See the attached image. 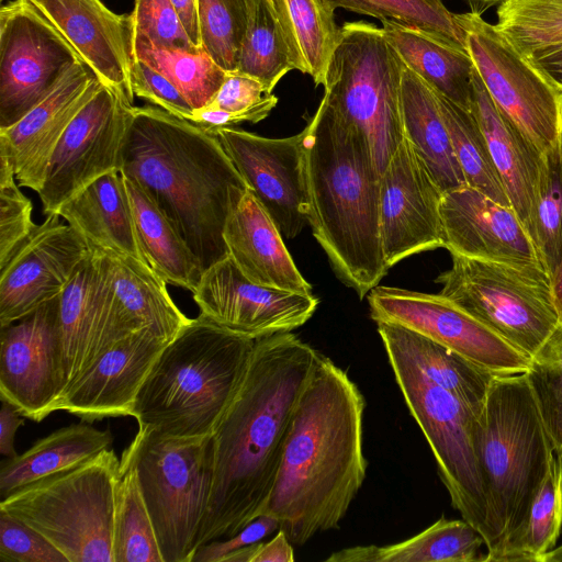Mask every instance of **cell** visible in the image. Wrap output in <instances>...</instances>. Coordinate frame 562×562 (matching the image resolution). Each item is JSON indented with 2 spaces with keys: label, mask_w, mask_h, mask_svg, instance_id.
Listing matches in <instances>:
<instances>
[{
  "label": "cell",
  "mask_w": 562,
  "mask_h": 562,
  "mask_svg": "<svg viewBox=\"0 0 562 562\" xmlns=\"http://www.w3.org/2000/svg\"><path fill=\"white\" fill-rule=\"evenodd\" d=\"M89 254L79 233L48 214L0 267V326L59 296Z\"/></svg>",
  "instance_id": "cell-20"
},
{
  "label": "cell",
  "mask_w": 562,
  "mask_h": 562,
  "mask_svg": "<svg viewBox=\"0 0 562 562\" xmlns=\"http://www.w3.org/2000/svg\"><path fill=\"white\" fill-rule=\"evenodd\" d=\"M471 112L486 139L510 206L526 228L542 155L498 110L475 68L472 75Z\"/></svg>",
  "instance_id": "cell-28"
},
{
  "label": "cell",
  "mask_w": 562,
  "mask_h": 562,
  "mask_svg": "<svg viewBox=\"0 0 562 562\" xmlns=\"http://www.w3.org/2000/svg\"><path fill=\"white\" fill-rule=\"evenodd\" d=\"M168 341L144 327L114 344L55 403L82 420L133 416L138 392Z\"/></svg>",
  "instance_id": "cell-22"
},
{
  "label": "cell",
  "mask_w": 562,
  "mask_h": 562,
  "mask_svg": "<svg viewBox=\"0 0 562 562\" xmlns=\"http://www.w3.org/2000/svg\"><path fill=\"white\" fill-rule=\"evenodd\" d=\"M121 175L149 266L167 284L193 293L203 273L198 258L143 187L133 178Z\"/></svg>",
  "instance_id": "cell-35"
},
{
  "label": "cell",
  "mask_w": 562,
  "mask_h": 562,
  "mask_svg": "<svg viewBox=\"0 0 562 562\" xmlns=\"http://www.w3.org/2000/svg\"><path fill=\"white\" fill-rule=\"evenodd\" d=\"M113 562H162L135 463L124 450L115 486Z\"/></svg>",
  "instance_id": "cell-37"
},
{
  "label": "cell",
  "mask_w": 562,
  "mask_h": 562,
  "mask_svg": "<svg viewBox=\"0 0 562 562\" xmlns=\"http://www.w3.org/2000/svg\"><path fill=\"white\" fill-rule=\"evenodd\" d=\"M251 0H199L202 50L226 72L238 69Z\"/></svg>",
  "instance_id": "cell-44"
},
{
  "label": "cell",
  "mask_w": 562,
  "mask_h": 562,
  "mask_svg": "<svg viewBox=\"0 0 562 562\" xmlns=\"http://www.w3.org/2000/svg\"><path fill=\"white\" fill-rule=\"evenodd\" d=\"M102 85L80 63L43 101L13 125L0 130V151L12 162L20 187L40 191L64 132Z\"/></svg>",
  "instance_id": "cell-25"
},
{
  "label": "cell",
  "mask_w": 562,
  "mask_h": 562,
  "mask_svg": "<svg viewBox=\"0 0 562 562\" xmlns=\"http://www.w3.org/2000/svg\"><path fill=\"white\" fill-rule=\"evenodd\" d=\"M82 63L29 0L0 9V130L23 117Z\"/></svg>",
  "instance_id": "cell-13"
},
{
  "label": "cell",
  "mask_w": 562,
  "mask_h": 562,
  "mask_svg": "<svg viewBox=\"0 0 562 562\" xmlns=\"http://www.w3.org/2000/svg\"><path fill=\"white\" fill-rule=\"evenodd\" d=\"M19 187L12 162L0 151V267L37 227L32 202Z\"/></svg>",
  "instance_id": "cell-47"
},
{
  "label": "cell",
  "mask_w": 562,
  "mask_h": 562,
  "mask_svg": "<svg viewBox=\"0 0 562 562\" xmlns=\"http://www.w3.org/2000/svg\"><path fill=\"white\" fill-rule=\"evenodd\" d=\"M529 57H531L552 81L562 89V45L537 50Z\"/></svg>",
  "instance_id": "cell-57"
},
{
  "label": "cell",
  "mask_w": 562,
  "mask_h": 562,
  "mask_svg": "<svg viewBox=\"0 0 562 562\" xmlns=\"http://www.w3.org/2000/svg\"><path fill=\"white\" fill-rule=\"evenodd\" d=\"M406 138L442 192L467 184L454 156L436 91L405 66L401 86Z\"/></svg>",
  "instance_id": "cell-30"
},
{
  "label": "cell",
  "mask_w": 562,
  "mask_h": 562,
  "mask_svg": "<svg viewBox=\"0 0 562 562\" xmlns=\"http://www.w3.org/2000/svg\"><path fill=\"white\" fill-rule=\"evenodd\" d=\"M106 87L133 104L134 60L131 14H117L101 0H29Z\"/></svg>",
  "instance_id": "cell-23"
},
{
  "label": "cell",
  "mask_w": 562,
  "mask_h": 562,
  "mask_svg": "<svg viewBox=\"0 0 562 562\" xmlns=\"http://www.w3.org/2000/svg\"><path fill=\"white\" fill-rule=\"evenodd\" d=\"M214 135L281 235L296 237L308 224L310 212L306 127L282 138H269L232 126L218 128Z\"/></svg>",
  "instance_id": "cell-17"
},
{
  "label": "cell",
  "mask_w": 562,
  "mask_h": 562,
  "mask_svg": "<svg viewBox=\"0 0 562 562\" xmlns=\"http://www.w3.org/2000/svg\"><path fill=\"white\" fill-rule=\"evenodd\" d=\"M440 215L450 255L510 265L542 263L514 209L468 184L442 193Z\"/></svg>",
  "instance_id": "cell-24"
},
{
  "label": "cell",
  "mask_w": 562,
  "mask_h": 562,
  "mask_svg": "<svg viewBox=\"0 0 562 562\" xmlns=\"http://www.w3.org/2000/svg\"><path fill=\"white\" fill-rule=\"evenodd\" d=\"M56 214L79 233L89 249L148 263L120 171H111L91 182L66 201Z\"/></svg>",
  "instance_id": "cell-27"
},
{
  "label": "cell",
  "mask_w": 562,
  "mask_h": 562,
  "mask_svg": "<svg viewBox=\"0 0 562 562\" xmlns=\"http://www.w3.org/2000/svg\"><path fill=\"white\" fill-rule=\"evenodd\" d=\"M527 373L553 449L562 454V323L531 358Z\"/></svg>",
  "instance_id": "cell-46"
},
{
  "label": "cell",
  "mask_w": 562,
  "mask_h": 562,
  "mask_svg": "<svg viewBox=\"0 0 562 562\" xmlns=\"http://www.w3.org/2000/svg\"><path fill=\"white\" fill-rule=\"evenodd\" d=\"M193 300L201 316L254 340L301 327L318 305L313 294L251 282L229 256L203 271Z\"/></svg>",
  "instance_id": "cell-19"
},
{
  "label": "cell",
  "mask_w": 562,
  "mask_h": 562,
  "mask_svg": "<svg viewBox=\"0 0 562 562\" xmlns=\"http://www.w3.org/2000/svg\"><path fill=\"white\" fill-rule=\"evenodd\" d=\"M411 415L435 457L451 505L493 548L490 512L474 447L475 416L448 391L428 381L409 362L385 350Z\"/></svg>",
  "instance_id": "cell-11"
},
{
  "label": "cell",
  "mask_w": 562,
  "mask_h": 562,
  "mask_svg": "<svg viewBox=\"0 0 562 562\" xmlns=\"http://www.w3.org/2000/svg\"><path fill=\"white\" fill-rule=\"evenodd\" d=\"M294 70L271 0H251L237 72L260 81L267 93Z\"/></svg>",
  "instance_id": "cell-41"
},
{
  "label": "cell",
  "mask_w": 562,
  "mask_h": 562,
  "mask_svg": "<svg viewBox=\"0 0 562 562\" xmlns=\"http://www.w3.org/2000/svg\"><path fill=\"white\" fill-rule=\"evenodd\" d=\"M333 9H344L380 21L394 20L420 30L442 43L467 50V33L442 0H325Z\"/></svg>",
  "instance_id": "cell-42"
},
{
  "label": "cell",
  "mask_w": 562,
  "mask_h": 562,
  "mask_svg": "<svg viewBox=\"0 0 562 562\" xmlns=\"http://www.w3.org/2000/svg\"><path fill=\"white\" fill-rule=\"evenodd\" d=\"M131 19L133 38L156 47L200 50L188 36L170 0H135Z\"/></svg>",
  "instance_id": "cell-48"
},
{
  "label": "cell",
  "mask_w": 562,
  "mask_h": 562,
  "mask_svg": "<svg viewBox=\"0 0 562 562\" xmlns=\"http://www.w3.org/2000/svg\"><path fill=\"white\" fill-rule=\"evenodd\" d=\"M279 528L280 524L276 518L269 515H260L226 540L220 541L217 539L199 547L192 562H222V559L227 554L259 542L265 537L278 531Z\"/></svg>",
  "instance_id": "cell-51"
},
{
  "label": "cell",
  "mask_w": 562,
  "mask_h": 562,
  "mask_svg": "<svg viewBox=\"0 0 562 562\" xmlns=\"http://www.w3.org/2000/svg\"><path fill=\"white\" fill-rule=\"evenodd\" d=\"M442 193L404 138L380 177V236L387 269L412 255L445 247Z\"/></svg>",
  "instance_id": "cell-18"
},
{
  "label": "cell",
  "mask_w": 562,
  "mask_h": 562,
  "mask_svg": "<svg viewBox=\"0 0 562 562\" xmlns=\"http://www.w3.org/2000/svg\"><path fill=\"white\" fill-rule=\"evenodd\" d=\"M540 562H562V544L547 552Z\"/></svg>",
  "instance_id": "cell-60"
},
{
  "label": "cell",
  "mask_w": 562,
  "mask_h": 562,
  "mask_svg": "<svg viewBox=\"0 0 562 562\" xmlns=\"http://www.w3.org/2000/svg\"><path fill=\"white\" fill-rule=\"evenodd\" d=\"M0 560L2 562H68L67 558L44 536L1 510Z\"/></svg>",
  "instance_id": "cell-49"
},
{
  "label": "cell",
  "mask_w": 562,
  "mask_h": 562,
  "mask_svg": "<svg viewBox=\"0 0 562 562\" xmlns=\"http://www.w3.org/2000/svg\"><path fill=\"white\" fill-rule=\"evenodd\" d=\"M133 459L162 562H192L214 473L212 435L180 438L138 426Z\"/></svg>",
  "instance_id": "cell-9"
},
{
  "label": "cell",
  "mask_w": 562,
  "mask_h": 562,
  "mask_svg": "<svg viewBox=\"0 0 562 562\" xmlns=\"http://www.w3.org/2000/svg\"><path fill=\"white\" fill-rule=\"evenodd\" d=\"M467 50L498 110L541 155L562 144V89L495 24L476 12L457 13Z\"/></svg>",
  "instance_id": "cell-12"
},
{
  "label": "cell",
  "mask_w": 562,
  "mask_h": 562,
  "mask_svg": "<svg viewBox=\"0 0 562 562\" xmlns=\"http://www.w3.org/2000/svg\"><path fill=\"white\" fill-rule=\"evenodd\" d=\"M562 528V454L551 456L546 477L531 504L525 529L503 562H540Z\"/></svg>",
  "instance_id": "cell-43"
},
{
  "label": "cell",
  "mask_w": 562,
  "mask_h": 562,
  "mask_svg": "<svg viewBox=\"0 0 562 562\" xmlns=\"http://www.w3.org/2000/svg\"><path fill=\"white\" fill-rule=\"evenodd\" d=\"M112 442L110 431L85 423L53 431L22 454L2 461L0 501L37 480L94 458Z\"/></svg>",
  "instance_id": "cell-33"
},
{
  "label": "cell",
  "mask_w": 562,
  "mask_h": 562,
  "mask_svg": "<svg viewBox=\"0 0 562 562\" xmlns=\"http://www.w3.org/2000/svg\"><path fill=\"white\" fill-rule=\"evenodd\" d=\"M268 94L257 79L240 72H227L209 108L240 112L258 104Z\"/></svg>",
  "instance_id": "cell-52"
},
{
  "label": "cell",
  "mask_w": 562,
  "mask_h": 562,
  "mask_svg": "<svg viewBox=\"0 0 562 562\" xmlns=\"http://www.w3.org/2000/svg\"><path fill=\"white\" fill-rule=\"evenodd\" d=\"M451 258L439 294L532 358L561 323L544 266Z\"/></svg>",
  "instance_id": "cell-10"
},
{
  "label": "cell",
  "mask_w": 562,
  "mask_h": 562,
  "mask_svg": "<svg viewBox=\"0 0 562 562\" xmlns=\"http://www.w3.org/2000/svg\"><path fill=\"white\" fill-rule=\"evenodd\" d=\"M317 353L292 331L255 340L244 378L212 432L213 483L198 548L236 535L262 515Z\"/></svg>",
  "instance_id": "cell-1"
},
{
  "label": "cell",
  "mask_w": 562,
  "mask_h": 562,
  "mask_svg": "<svg viewBox=\"0 0 562 562\" xmlns=\"http://www.w3.org/2000/svg\"><path fill=\"white\" fill-rule=\"evenodd\" d=\"M526 231L551 276L562 259V144L541 157Z\"/></svg>",
  "instance_id": "cell-40"
},
{
  "label": "cell",
  "mask_w": 562,
  "mask_h": 562,
  "mask_svg": "<svg viewBox=\"0 0 562 562\" xmlns=\"http://www.w3.org/2000/svg\"><path fill=\"white\" fill-rule=\"evenodd\" d=\"M294 551L284 531L279 529L268 542H258L251 562H293Z\"/></svg>",
  "instance_id": "cell-55"
},
{
  "label": "cell",
  "mask_w": 562,
  "mask_h": 562,
  "mask_svg": "<svg viewBox=\"0 0 562 562\" xmlns=\"http://www.w3.org/2000/svg\"><path fill=\"white\" fill-rule=\"evenodd\" d=\"M382 30L406 67L436 92L471 111L473 61L468 52L394 20H383Z\"/></svg>",
  "instance_id": "cell-32"
},
{
  "label": "cell",
  "mask_w": 562,
  "mask_h": 562,
  "mask_svg": "<svg viewBox=\"0 0 562 562\" xmlns=\"http://www.w3.org/2000/svg\"><path fill=\"white\" fill-rule=\"evenodd\" d=\"M131 83L135 97L145 99L165 111L188 120L193 112L180 90L162 74L145 61L134 58Z\"/></svg>",
  "instance_id": "cell-50"
},
{
  "label": "cell",
  "mask_w": 562,
  "mask_h": 562,
  "mask_svg": "<svg viewBox=\"0 0 562 562\" xmlns=\"http://www.w3.org/2000/svg\"><path fill=\"white\" fill-rule=\"evenodd\" d=\"M24 416L11 403L1 400L0 409V452L5 458H14V437L24 424Z\"/></svg>",
  "instance_id": "cell-54"
},
{
  "label": "cell",
  "mask_w": 562,
  "mask_h": 562,
  "mask_svg": "<svg viewBox=\"0 0 562 562\" xmlns=\"http://www.w3.org/2000/svg\"><path fill=\"white\" fill-rule=\"evenodd\" d=\"M59 296L0 326V397L34 422L55 412L65 389Z\"/></svg>",
  "instance_id": "cell-16"
},
{
  "label": "cell",
  "mask_w": 562,
  "mask_h": 562,
  "mask_svg": "<svg viewBox=\"0 0 562 562\" xmlns=\"http://www.w3.org/2000/svg\"><path fill=\"white\" fill-rule=\"evenodd\" d=\"M223 236L228 256L251 282L312 294L283 236L249 188L235 194Z\"/></svg>",
  "instance_id": "cell-26"
},
{
  "label": "cell",
  "mask_w": 562,
  "mask_h": 562,
  "mask_svg": "<svg viewBox=\"0 0 562 562\" xmlns=\"http://www.w3.org/2000/svg\"><path fill=\"white\" fill-rule=\"evenodd\" d=\"M385 350L403 357L428 381L456 396L480 417L495 373L401 325L376 323Z\"/></svg>",
  "instance_id": "cell-29"
},
{
  "label": "cell",
  "mask_w": 562,
  "mask_h": 562,
  "mask_svg": "<svg viewBox=\"0 0 562 562\" xmlns=\"http://www.w3.org/2000/svg\"><path fill=\"white\" fill-rule=\"evenodd\" d=\"M454 156L465 183L495 202L510 206L482 130L472 114L436 92Z\"/></svg>",
  "instance_id": "cell-38"
},
{
  "label": "cell",
  "mask_w": 562,
  "mask_h": 562,
  "mask_svg": "<svg viewBox=\"0 0 562 562\" xmlns=\"http://www.w3.org/2000/svg\"><path fill=\"white\" fill-rule=\"evenodd\" d=\"M133 104L102 85L67 126L37 192L43 212L54 214L91 182L120 171Z\"/></svg>",
  "instance_id": "cell-15"
},
{
  "label": "cell",
  "mask_w": 562,
  "mask_h": 562,
  "mask_svg": "<svg viewBox=\"0 0 562 562\" xmlns=\"http://www.w3.org/2000/svg\"><path fill=\"white\" fill-rule=\"evenodd\" d=\"M254 346V339L199 314L167 344L146 376L133 413L138 426L180 438L212 435Z\"/></svg>",
  "instance_id": "cell-6"
},
{
  "label": "cell",
  "mask_w": 562,
  "mask_h": 562,
  "mask_svg": "<svg viewBox=\"0 0 562 562\" xmlns=\"http://www.w3.org/2000/svg\"><path fill=\"white\" fill-rule=\"evenodd\" d=\"M305 127L308 224L337 277L362 300L389 270L380 236L381 176L360 135L322 102Z\"/></svg>",
  "instance_id": "cell-4"
},
{
  "label": "cell",
  "mask_w": 562,
  "mask_h": 562,
  "mask_svg": "<svg viewBox=\"0 0 562 562\" xmlns=\"http://www.w3.org/2000/svg\"><path fill=\"white\" fill-rule=\"evenodd\" d=\"M103 252V251H102ZM108 257L121 319L128 331L149 327L166 341L190 323L148 263L103 252Z\"/></svg>",
  "instance_id": "cell-31"
},
{
  "label": "cell",
  "mask_w": 562,
  "mask_h": 562,
  "mask_svg": "<svg viewBox=\"0 0 562 562\" xmlns=\"http://www.w3.org/2000/svg\"><path fill=\"white\" fill-rule=\"evenodd\" d=\"M497 29L524 54L562 45V0H506Z\"/></svg>",
  "instance_id": "cell-45"
},
{
  "label": "cell",
  "mask_w": 562,
  "mask_h": 562,
  "mask_svg": "<svg viewBox=\"0 0 562 562\" xmlns=\"http://www.w3.org/2000/svg\"><path fill=\"white\" fill-rule=\"evenodd\" d=\"M120 172L136 180L203 271L228 256L224 226L247 184L218 137L159 106H132Z\"/></svg>",
  "instance_id": "cell-3"
},
{
  "label": "cell",
  "mask_w": 562,
  "mask_h": 562,
  "mask_svg": "<svg viewBox=\"0 0 562 562\" xmlns=\"http://www.w3.org/2000/svg\"><path fill=\"white\" fill-rule=\"evenodd\" d=\"M59 329L65 389L110 347L133 334L121 319L109 260L102 251L90 249L60 294Z\"/></svg>",
  "instance_id": "cell-21"
},
{
  "label": "cell",
  "mask_w": 562,
  "mask_h": 562,
  "mask_svg": "<svg viewBox=\"0 0 562 562\" xmlns=\"http://www.w3.org/2000/svg\"><path fill=\"white\" fill-rule=\"evenodd\" d=\"M474 447L493 533L484 562H503L525 529L554 452L527 372L494 376L475 420Z\"/></svg>",
  "instance_id": "cell-5"
},
{
  "label": "cell",
  "mask_w": 562,
  "mask_h": 562,
  "mask_svg": "<svg viewBox=\"0 0 562 562\" xmlns=\"http://www.w3.org/2000/svg\"><path fill=\"white\" fill-rule=\"evenodd\" d=\"M483 536L468 521L441 517L427 529L387 546H355L333 552L326 562H474L484 561Z\"/></svg>",
  "instance_id": "cell-34"
},
{
  "label": "cell",
  "mask_w": 562,
  "mask_h": 562,
  "mask_svg": "<svg viewBox=\"0 0 562 562\" xmlns=\"http://www.w3.org/2000/svg\"><path fill=\"white\" fill-rule=\"evenodd\" d=\"M367 297L375 323L406 327L498 374L530 368L531 357L439 293L376 285Z\"/></svg>",
  "instance_id": "cell-14"
},
{
  "label": "cell",
  "mask_w": 562,
  "mask_h": 562,
  "mask_svg": "<svg viewBox=\"0 0 562 562\" xmlns=\"http://www.w3.org/2000/svg\"><path fill=\"white\" fill-rule=\"evenodd\" d=\"M405 66L382 27L367 21L346 22L323 85L321 102L360 135L380 176L404 139Z\"/></svg>",
  "instance_id": "cell-7"
},
{
  "label": "cell",
  "mask_w": 562,
  "mask_h": 562,
  "mask_svg": "<svg viewBox=\"0 0 562 562\" xmlns=\"http://www.w3.org/2000/svg\"><path fill=\"white\" fill-rule=\"evenodd\" d=\"M120 460L113 449L37 480L0 501V510L35 529L68 562H113Z\"/></svg>",
  "instance_id": "cell-8"
},
{
  "label": "cell",
  "mask_w": 562,
  "mask_h": 562,
  "mask_svg": "<svg viewBox=\"0 0 562 562\" xmlns=\"http://www.w3.org/2000/svg\"><path fill=\"white\" fill-rule=\"evenodd\" d=\"M294 70L324 85L341 27L325 0H271Z\"/></svg>",
  "instance_id": "cell-36"
},
{
  "label": "cell",
  "mask_w": 562,
  "mask_h": 562,
  "mask_svg": "<svg viewBox=\"0 0 562 562\" xmlns=\"http://www.w3.org/2000/svg\"><path fill=\"white\" fill-rule=\"evenodd\" d=\"M366 400L331 359L317 353L296 402L277 479L262 515L292 544L338 529L367 475Z\"/></svg>",
  "instance_id": "cell-2"
},
{
  "label": "cell",
  "mask_w": 562,
  "mask_h": 562,
  "mask_svg": "<svg viewBox=\"0 0 562 562\" xmlns=\"http://www.w3.org/2000/svg\"><path fill=\"white\" fill-rule=\"evenodd\" d=\"M551 284L555 305L562 323V259L551 273Z\"/></svg>",
  "instance_id": "cell-58"
},
{
  "label": "cell",
  "mask_w": 562,
  "mask_h": 562,
  "mask_svg": "<svg viewBox=\"0 0 562 562\" xmlns=\"http://www.w3.org/2000/svg\"><path fill=\"white\" fill-rule=\"evenodd\" d=\"M472 7V11L481 14L486 8L495 4L502 3L506 0H468Z\"/></svg>",
  "instance_id": "cell-59"
},
{
  "label": "cell",
  "mask_w": 562,
  "mask_h": 562,
  "mask_svg": "<svg viewBox=\"0 0 562 562\" xmlns=\"http://www.w3.org/2000/svg\"><path fill=\"white\" fill-rule=\"evenodd\" d=\"M278 97L268 93L258 104L240 112H228L204 106L193 110L188 121L214 134L215 131L222 127H229L243 122L258 123L265 120L278 104Z\"/></svg>",
  "instance_id": "cell-53"
},
{
  "label": "cell",
  "mask_w": 562,
  "mask_h": 562,
  "mask_svg": "<svg viewBox=\"0 0 562 562\" xmlns=\"http://www.w3.org/2000/svg\"><path fill=\"white\" fill-rule=\"evenodd\" d=\"M191 42L200 49L199 0H170Z\"/></svg>",
  "instance_id": "cell-56"
},
{
  "label": "cell",
  "mask_w": 562,
  "mask_h": 562,
  "mask_svg": "<svg viewBox=\"0 0 562 562\" xmlns=\"http://www.w3.org/2000/svg\"><path fill=\"white\" fill-rule=\"evenodd\" d=\"M134 58L140 59L168 78L184 95L193 110L210 104L227 72L202 49L191 52L156 47L133 38Z\"/></svg>",
  "instance_id": "cell-39"
}]
</instances>
